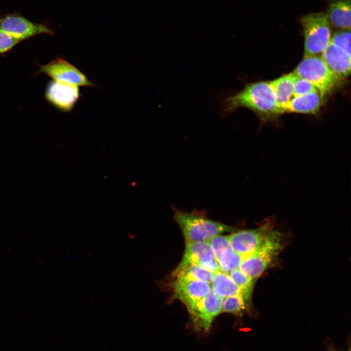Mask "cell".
Segmentation results:
<instances>
[{"mask_svg": "<svg viewBox=\"0 0 351 351\" xmlns=\"http://www.w3.org/2000/svg\"><path fill=\"white\" fill-rule=\"evenodd\" d=\"M181 263L195 264L214 273L220 271L214 251L207 241L186 242Z\"/></svg>", "mask_w": 351, "mask_h": 351, "instance_id": "obj_11", "label": "cell"}, {"mask_svg": "<svg viewBox=\"0 0 351 351\" xmlns=\"http://www.w3.org/2000/svg\"><path fill=\"white\" fill-rule=\"evenodd\" d=\"M211 286L214 292L223 298L234 295L242 296L241 289L229 274L221 271L214 273Z\"/></svg>", "mask_w": 351, "mask_h": 351, "instance_id": "obj_18", "label": "cell"}, {"mask_svg": "<svg viewBox=\"0 0 351 351\" xmlns=\"http://www.w3.org/2000/svg\"><path fill=\"white\" fill-rule=\"evenodd\" d=\"M292 73L309 80L324 96L331 94L341 80L319 55L304 57Z\"/></svg>", "mask_w": 351, "mask_h": 351, "instance_id": "obj_5", "label": "cell"}, {"mask_svg": "<svg viewBox=\"0 0 351 351\" xmlns=\"http://www.w3.org/2000/svg\"><path fill=\"white\" fill-rule=\"evenodd\" d=\"M214 273L208 271L200 266L192 263H180L173 273L175 277H186L211 283Z\"/></svg>", "mask_w": 351, "mask_h": 351, "instance_id": "obj_19", "label": "cell"}, {"mask_svg": "<svg viewBox=\"0 0 351 351\" xmlns=\"http://www.w3.org/2000/svg\"><path fill=\"white\" fill-rule=\"evenodd\" d=\"M0 30L20 41L39 34L53 33V31L45 25L33 23L17 14L8 15L1 18Z\"/></svg>", "mask_w": 351, "mask_h": 351, "instance_id": "obj_9", "label": "cell"}, {"mask_svg": "<svg viewBox=\"0 0 351 351\" xmlns=\"http://www.w3.org/2000/svg\"><path fill=\"white\" fill-rule=\"evenodd\" d=\"M173 216L186 242L208 241L221 234L237 231L234 227L212 220L197 211L189 212L175 209Z\"/></svg>", "mask_w": 351, "mask_h": 351, "instance_id": "obj_2", "label": "cell"}, {"mask_svg": "<svg viewBox=\"0 0 351 351\" xmlns=\"http://www.w3.org/2000/svg\"><path fill=\"white\" fill-rule=\"evenodd\" d=\"M229 275L241 289L242 296L245 300L251 304L255 280L246 275L239 269L233 271Z\"/></svg>", "mask_w": 351, "mask_h": 351, "instance_id": "obj_21", "label": "cell"}, {"mask_svg": "<svg viewBox=\"0 0 351 351\" xmlns=\"http://www.w3.org/2000/svg\"><path fill=\"white\" fill-rule=\"evenodd\" d=\"M172 287L174 295L187 308L207 295L212 290L211 283L186 277H176Z\"/></svg>", "mask_w": 351, "mask_h": 351, "instance_id": "obj_10", "label": "cell"}, {"mask_svg": "<svg viewBox=\"0 0 351 351\" xmlns=\"http://www.w3.org/2000/svg\"><path fill=\"white\" fill-rule=\"evenodd\" d=\"M282 234L272 229L261 245L251 254L243 258L239 270L255 280L273 262L282 248Z\"/></svg>", "mask_w": 351, "mask_h": 351, "instance_id": "obj_3", "label": "cell"}, {"mask_svg": "<svg viewBox=\"0 0 351 351\" xmlns=\"http://www.w3.org/2000/svg\"><path fill=\"white\" fill-rule=\"evenodd\" d=\"M330 42L351 55L350 30H341L334 33Z\"/></svg>", "mask_w": 351, "mask_h": 351, "instance_id": "obj_22", "label": "cell"}, {"mask_svg": "<svg viewBox=\"0 0 351 351\" xmlns=\"http://www.w3.org/2000/svg\"><path fill=\"white\" fill-rule=\"evenodd\" d=\"M46 97L59 109L71 111L79 98L78 86L54 80L49 85Z\"/></svg>", "mask_w": 351, "mask_h": 351, "instance_id": "obj_13", "label": "cell"}, {"mask_svg": "<svg viewBox=\"0 0 351 351\" xmlns=\"http://www.w3.org/2000/svg\"><path fill=\"white\" fill-rule=\"evenodd\" d=\"M295 78V75L292 73L269 82L282 114L284 107L293 97Z\"/></svg>", "mask_w": 351, "mask_h": 351, "instance_id": "obj_17", "label": "cell"}, {"mask_svg": "<svg viewBox=\"0 0 351 351\" xmlns=\"http://www.w3.org/2000/svg\"><path fill=\"white\" fill-rule=\"evenodd\" d=\"M326 15L335 27L351 30V0H330Z\"/></svg>", "mask_w": 351, "mask_h": 351, "instance_id": "obj_16", "label": "cell"}, {"mask_svg": "<svg viewBox=\"0 0 351 351\" xmlns=\"http://www.w3.org/2000/svg\"><path fill=\"white\" fill-rule=\"evenodd\" d=\"M250 305L241 295L229 296L224 298L222 312L242 316L249 311Z\"/></svg>", "mask_w": 351, "mask_h": 351, "instance_id": "obj_20", "label": "cell"}, {"mask_svg": "<svg viewBox=\"0 0 351 351\" xmlns=\"http://www.w3.org/2000/svg\"><path fill=\"white\" fill-rule=\"evenodd\" d=\"M20 41L0 30V54L10 50Z\"/></svg>", "mask_w": 351, "mask_h": 351, "instance_id": "obj_24", "label": "cell"}, {"mask_svg": "<svg viewBox=\"0 0 351 351\" xmlns=\"http://www.w3.org/2000/svg\"><path fill=\"white\" fill-rule=\"evenodd\" d=\"M223 299L212 289L207 295L187 308L196 332H210L214 320L222 312Z\"/></svg>", "mask_w": 351, "mask_h": 351, "instance_id": "obj_6", "label": "cell"}, {"mask_svg": "<svg viewBox=\"0 0 351 351\" xmlns=\"http://www.w3.org/2000/svg\"><path fill=\"white\" fill-rule=\"evenodd\" d=\"M208 242L214 251L221 272L229 274L233 271L239 269L243 258L232 248L229 235H218Z\"/></svg>", "mask_w": 351, "mask_h": 351, "instance_id": "obj_12", "label": "cell"}, {"mask_svg": "<svg viewBox=\"0 0 351 351\" xmlns=\"http://www.w3.org/2000/svg\"><path fill=\"white\" fill-rule=\"evenodd\" d=\"M39 73H44L54 80L77 86L95 87L97 85L75 66L62 58L41 66Z\"/></svg>", "mask_w": 351, "mask_h": 351, "instance_id": "obj_8", "label": "cell"}, {"mask_svg": "<svg viewBox=\"0 0 351 351\" xmlns=\"http://www.w3.org/2000/svg\"><path fill=\"white\" fill-rule=\"evenodd\" d=\"M316 90H318L316 87L309 80L295 76L293 97L303 96Z\"/></svg>", "mask_w": 351, "mask_h": 351, "instance_id": "obj_23", "label": "cell"}, {"mask_svg": "<svg viewBox=\"0 0 351 351\" xmlns=\"http://www.w3.org/2000/svg\"><path fill=\"white\" fill-rule=\"evenodd\" d=\"M240 107L252 111L265 120L273 119L282 114L267 81L247 84L241 90L225 97L221 102L222 113L225 116Z\"/></svg>", "mask_w": 351, "mask_h": 351, "instance_id": "obj_1", "label": "cell"}, {"mask_svg": "<svg viewBox=\"0 0 351 351\" xmlns=\"http://www.w3.org/2000/svg\"><path fill=\"white\" fill-rule=\"evenodd\" d=\"M304 36V57L319 55L329 44L332 34L327 15L312 13L301 19Z\"/></svg>", "mask_w": 351, "mask_h": 351, "instance_id": "obj_4", "label": "cell"}, {"mask_svg": "<svg viewBox=\"0 0 351 351\" xmlns=\"http://www.w3.org/2000/svg\"><path fill=\"white\" fill-rule=\"evenodd\" d=\"M321 56L330 70L340 79L350 75L351 55L342 49L330 42Z\"/></svg>", "mask_w": 351, "mask_h": 351, "instance_id": "obj_14", "label": "cell"}, {"mask_svg": "<svg viewBox=\"0 0 351 351\" xmlns=\"http://www.w3.org/2000/svg\"><path fill=\"white\" fill-rule=\"evenodd\" d=\"M275 219L270 216L254 229L236 231L229 235L233 250L244 258L253 253L263 243L274 227Z\"/></svg>", "mask_w": 351, "mask_h": 351, "instance_id": "obj_7", "label": "cell"}, {"mask_svg": "<svg viewBox=\"0 0 351 351\" xmlns=\"http://www.w3.org/2000/svg\"><path fill=\"white\" fill-rule=\"evenodd\" d=\"M324 97L318 90L303 96L293 97L283 109V113L315 114L323 105Z\"/></svg>", "mask_w": 351, "mask_h": 351, "instance_id": "obj_15", "label": "cell"}]
</instances>
